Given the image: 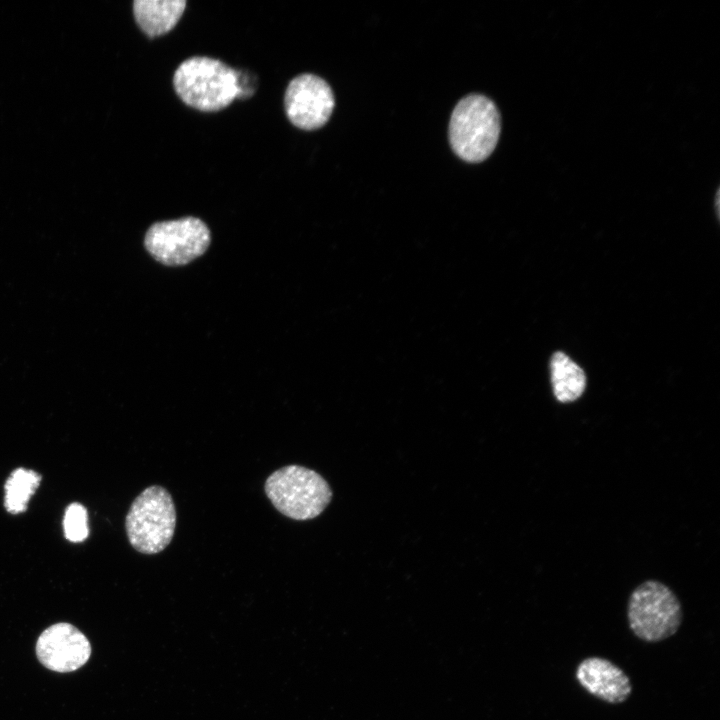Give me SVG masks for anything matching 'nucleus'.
<instances>
[{
	"instance_id": "nucleus-2",
	"label": "nucleus",
	"mask_w": 720,
	"mask_h": 720,
	"mask_svg": "<svg viewBox=\"0 0 720 720\" xmlns=\"http://www.w3.org/2000/svg\"><path fill=\"white\" fill-rule=\"evenodd\" d=\"M501 131L499 111L492 100L479 94L462 98L449 122V141L455 154L477 163L494 151Z\"/></svg>"
},
{
	"instance_id": "nucleus-10",
	"label": "nucleus",
	"mask_w": 720,
	"mask_h": 720,
	"mask_svg": "<svg viewBox=\"0 0 720 720\" xmlns=\"http://www.w3.org/2000/svg\"><path fill=\"white\" fill-rule=\"evenodd\" d=\"M185 0H135L133 13L141 30L154 37L170 31L179 21Z\"/></svg>"
},
{
	"instance_id": "nucleus-12",
	"label": "nucleus",
	"mask_w": 720,
	"mask_h": 720,
	"mask_svg": "<svg viewBox=\"0 0 720 720\" xmlns=\"http://www.w3.org/2000/svg\"><path fill=\"white\" fill-rule=\"evenodd\" d=\"M41 476L30 469L17 468L4 485V506L9 513L17 514L26 510L29 499L38 488Z\"/></svg>"
},
{
	"instance_id": "nucleus-13",
	"label": "nucleus",
	"mask_w": 720,
	"mask_h": 720,
	"mask_svg": "<svg viewBox=\"0 0 720 720\" xmlns=\"http://www.w3.org/2000/svg\"><path fill=\"white\" fill-rule=\"evenodd\" d=\"M65 538L73 543L83 542L89 534L86 508L80 503H71L63 518Z\"/></svg>"
},
{
	"instance_id": "nucleus-3",
	"label": "nucleus",
	"mask_w": 720,
	"mask_h": 720,
	"mask_svg": "<svg viewBox=\"0 0 720 720\" xmlns=\"http://www.w3.org/2000/svg\"><path fill=\"white\" fill-rule=\"evenodd\" d=\"M264 490L281 514L298 521L319 516L332 498L326 480L314 470L299 465L274 471L266 479Z\"/></svg>"
},
{
	"instance_id": "nucleus-11",
	"label": "nucleus",
	"mask_w": 720,
	"mask_h": 720,
	"mask_svg": "<svg viewBox=\"0 0 720 720\" xmlns=\"http://www.w3.org/2000/svg\"><path fill=\"white\" fill-rule=\"evenodd\" d=\"M551 383L555 398L561 403L577 400L586 387L582 368L563 352L553 354L550 361Z\"/></svg>"
},
{
	"instance_id": "nucleus-8",
	"label": "nucleus",
	"mask_w": 720,
	"mask_h": 720,
	"mask_svg": "<svg viewBox=\"0 0 720 720\" xmlns=\"http://www.w3.org/2000/svg\"><path fill=\"white\" fill-rule=\"evenodd\" d=\"M91 645L87 637L69 623H56L45 629L36 643L38 660L48 669L72 672L89 659Z\"/></svg>"
},
{
	"instance_id": "nucleus-9",
	"label": "nucleus",
	"mask_w": 720,
	"mask_h": 720,
	"mask_svg": "<svg viewBox=\"0 0 720 720\" xmlns=\"http://www.w3.org/2000/svg\"><path fill=\"white\" fill-rule=\"evenodd\" d=\"M575 676L588 693L610 704L623 703L632 693L629 676L606 658L591 656L583 659Z\"/></svg>"
},
{
	"instance_id": "nucleus-7",
	"label": "nucleus",
	"mask_w": 720,
	"mask_h": 720,
	"mask_svg": "<svg viewBox=\"0 0 720 720\" xmlns=\"http://www.w3.org/2000/svg\"><path fill=\"white\" fill-rule=\"evenodd\" d=\"M335 99L329 84L317 75L303 73L294 77L284 94V108L290 122L298 128L313 130L330 118Z\"/></svg>"
},
{
	"instance_id": "nucleus-6",
	"label": "nucleus",
	"mask_w": 720,
	"mask_h": 720,
	"mask_svg": "<svg viewBox=\"0 0 720 720\" xmlns=\"http://www.w3.org/2000/svg\"><path fill=\"white\" fill-rule=\"evenodd\" d=\"M210 230L201 219L187 216L152 224L144 245L158 262L167 266L186 265L207 250Z\"/></svg>"
},
{
	"instance_id": "nucleus-4",
	"label": "nucleus",
	"mask_w": 720,
	"mask_h": 720,
	"mask_svg": "<svg viewBox=\"0 0 720 720\" xmlns=\"http://www.w3.org/2000/svg\"><path fill=\"white\" fill-rule=\"evenodd\" d=\"M682 615L676 594L657 580L644 581L628 599L629 628L637 638L648 643L660 642L676 634Z\"/></svg>"
},
{
	"instance_id": "nucleus-1",
	"label": "nucleus",
	"mask_w": 720,
	"mask_h": 720,
	"mask_svg": "<svg viewBox=\"0 0 720 720\" xmlns=\"http://www.w3.org/2000/svg\"><path fill=\"white\" fill-rule=\"evenodd\" d=\"M173 86L181 100L201 111H218L240 97L239 71L219 59L192 56L175 70Z\"/></svg>"
},
{
	"instance_id": "nucleus-5",
	"label": "nucleus",
	"mask_w": 720,
	"mask_h": 720,
	"mask_svg": "<svg viewBox=\"0 0 720 720\" xmlns=\"http://www.w3.org/2000/svg\"><path fill=\"white\" fill-rule=\"evenodd\" d=\"M176 527V509L170 493L161 486L144 489L132 502L125 520L128 540L143 554L163 551Z\"/></svg>"
}]
</instances>
